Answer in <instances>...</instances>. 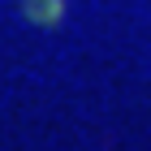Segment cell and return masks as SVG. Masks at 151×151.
Masks as SVG:
<instances>
[{"instance_id":"6da1fadb","label":"cell","mask_w":151,"mask_h":151,"mask_svg":"<svg viewBox=\"0 0 151 151\" xmlns=\"http://www.w3.org/2000/svg\"><path fill=\"white\" fill-rule=\"evenodd\" d=\"M22 13L35 26L52 30V26H60V17H65V0H22Z\"/></svg>"}]
</instances>
